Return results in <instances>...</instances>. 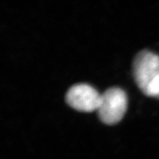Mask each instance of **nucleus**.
I'll return each mask as SVG.
<instances>
[{"label":"nucleus","mask_w":159,"mask_h":159,"mask_svg":"<svg viewBox=\"0 0 159 159\" xmlns=\"http://www.w3.org/2000/svg\"><path fill=\"white\" fill-rule=\"evenodd\" d=\"M133 74L143 93L155 97L159 86V56L146 50L139 52L133 62Z\"/></svg>","instance_id":"1"},{"label":"nucleus","mask_w":159,"mask_h":159,"mask_svg":"<svg viewBox=\"0 0 159 159\" xmlns=\"http://www.w3.org/2000/svg\"><path fill=\"white\" fill-rule=\"evenodd\" d=\"M127 107L125 92L117 87L109 88L101 95V102L98 109L100 120L109 125L120 121Z\"/></svg>","instance_id":"2"},{"label":"nucleus","mask_w":159,"mask_h":159,"mask_svg":"<svg viewBox=\"0 0 159 159\" xmlns=\"http://www.w3.org/2000/svg\"><path fill=\"white\" fill-rule=\"evenodd\" d=\"M101 95L90 85L77 84L69 88L65 99L68 105L77 111L92 112L98 110Z\"/></svg>","instance_id":"3"},{"label":"nucleus","mask_w":159,"mask_h":159,"mask_svg":"<svg viewBox=\"0 0 159 159\" xmlns=\"http://www.w3.org/2000/svg\"><path fill=\"white\" fill-rule=\"evenodd\" d=\"M155 98H157L159 99V86H158V88L157 89V93L155 94Z\"/></svg>","instance_id":"4"}]
</instances>
